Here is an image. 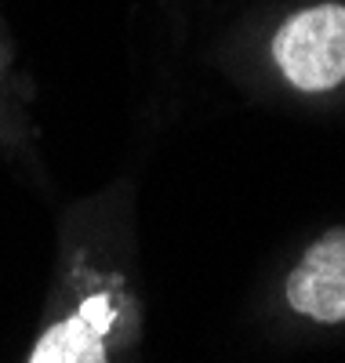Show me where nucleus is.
<instances>
[{
  "mask_svg": "<svg viewBox=\"0 0 345 363\" xmlns=\"http://www.w3.org/2000/svg\"><path fill=\"white\" fill-rule=\"evenodd\" d=\"M29 363H106L102 330H95L84 316L55 323L48 335L37 342Z\"/></svg>",
  "mask_w": 345,
  "mask_h": 363,
  "instance_id": "3",
  "label": "nucleus"
},
{
  "mask_svg": "<svg viewBox=\"0 0 345 363\" xmlns=\"http://www.w3.org/2000/svg\"><path fill=\"white\" fill-rule=\"evenodd\" d=\"M80 316H84L91 327H95V330H102V335H106V327H109V320H113V313H109V301H106V298H91V301H84Z\"/></svg>",
  "mask_w": 345,
  "mask_h": 363,
  "instance_id": "4",
  "label": "nucleus"
},
{
  "mask_svg": "<svg viewBox=\"0 0 345 363\" xmlns=\"http://www.w3.org/2000/svg\"><path fill=\"white\" fill-rule=\"evenodd\" d=\"M273 58L298 91H331L345 80V8L298 11L273 37Z\"/></svg>",
  "mask_w": 345,
  "mask_h": 363,
  "instance_id": "1",
  "label": "nucleus"
},
{
  "mask_svg": "<svg viewBox=\"0 0 345 363\" xmlns=\"http://www.w3.org/2000/svg\"><path fill=\"white\" fill-rule=\"evenodd\" d=\"M291 309L317 323H345V225L324 233L288 277Z\"/></svg>",
  "mask_w": 345,
  "mask_h": 363,
  "instance_id": "2",
  "label": "nucleus"
}]
</instances>
